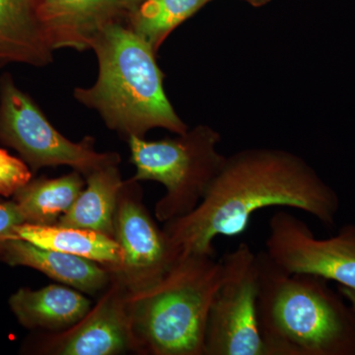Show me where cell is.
Masks as SVG:
<instances>
[{"label": "cell", "instance_id": "cell-1", "mask_svg": "<svg viewBox=\"0 0 355 355\" xmlns=\"http://www.w3.org/2000/svg\"><path fill=\"white\" fill-rule=\"evenodd\" d=\"M268 207L304 211L333 227L340 211L338 193L312 168L282 151H246L225 159L195 209L164 223L177 261L193 254L216 257L219 236L247 230L252 216Z\"/></svg>", "mask_w": 355, "mask_h": 355}, {"label": "cell", "instance_id": "cell-2", "mask_svg": "<svg viewBox=\"0 0 355 355\" xmlns=\"http://www.w3.org/2000/svg\"><path fill=\"white\" fill-rule=\"evenodd\" d=\"M258 254V319L268 355H355V315L327 280Z\"/></svg>", "mask_w": 355, "mask_h": 355}, {"label": "cell", "instance_id": "cell-3", "mask_svg": "<svg viewBox=\"0 0 355 355\" xmlns=\"http://www.w3.org/2000/svg\"><path fill=\"white\" fill-rule=\"evenodd\" d=\"M91 50L99 64L97 80L91 87L76 88L73 96L99 113L109 130L127 139L156 128L177 135L188 130L165 94L155 51L130 26L121 21L110 25Z\"/></svg>", "mask_w": 355, "mask_h": 355}, {"label": "cell", "instance_id": "cell-4", "mask_svg": "<svg viewBox=\"0 0 355 355\" xmlns=\"http://www.w3.org/2000/svg\"><path fill=\"white\" fill-rule=\"evenodd\" d=\"M221 275V260L193 254L177 261L157 284L128 294L135 352L203 355L207 316Z\"/></svg>", "mask_w": 355, "mask_h": 355}, {"label": "cell", "instance_id": "cell-5", "mask_svg": "<svg viewBox=\"0 0 355 355\" xmlns=\"http://www.w3.org/2000/svg\"><path fill=\"white\" fill-rule=\"evenodd\" d=\"M179 135L155 141L128 139L130 160L137 168L130 181H155L164 186L165 195L154 209L162 223L195 209L225 162L216 150L219 135L211 128L198 127Z\"/></svg>", "mask_w": 355, "mask_h": 355}, {"label": "cell", "instance_id": "cell-6", "mask_svg": "<svg viewBox=\"0 0 355 355\" xmlns=\"http://www.w3.org/2000/svg\"><path fill=\"white\" fill-rule=\"evenodd\" d=\"M0 142L15 149L32 172L69 166L85 178L121 163L120 154L96 150L93 137L73 142L62 135L10 74L0 77Z\"/></svg>", "mask_w": 355, "mask_h": 355}, {"label": "cell", "instance_id": "cell-7", "mask_svg": "<svg viewBox=\"0 0 355 355\" xmlns=\"http://www.w3.org/2000/svg\"><path fill=\"white\" fill-rule=\"evenodd\" d=\"M221 263L220 284L207 316L203 355H268L258 319V254L241 243Z\"/></svg>", "mask_w": 355, "mask_h": 355}, {"label": "cell", "instance_id": "cell-8", "mask_svg": "<svg viewBox=\"0 0 355 355\" xmlns=\"http://www.w3.org/2000/svg\"><path fill=\"white\" fill-rule=\"evenodd\" d=\"M265 253L289 273L314 275L355 289V224L319 239L302 219L277 210L268 221Z\"/></svg>", "mask_w": 355, "mask_h": 355}, {"label": "cell", "instance_id": "cell-9", "mask_svg": "<svg viewBox=\"0 0 355 355\" xmlns=\"http://www.w3.org/2000/svg\"><path fill=\"white\" fill-rule=\"evenodd\" d=\"M114 239L123 252V263L111 272L132 294L157 284L177 259L163 228H159L142 200L137 182L125 181L114 216Z\"/></svg>", "mask_w": 355, "mask_h": 355}, {"label": "cell", "instance_id": "cell-10", "mask_svg": "<svg viewBox=\"0 0 355 355\" xmlns=\"http://www.w3.org/2000/svg\"><path fill=\"white\" fill-rule=\"evenodd\" d=\"M128 292L111 277L94 308L69 330L49 343L48 352L58 355H116L135 352Z\"/></svg>", "mask_w": 355, "mask_h": 355}, {"label": "cell", "instance_id": "cell-11", "mask_svg": "<svg viewBox=\"0 0 355 355\" xmlns=\"http://www.w3.org/2000/svg\"><path fill=\"white\" fill-rule=\"evenodd\" d=\"M119 0H40V18L53 51H88L125 14Z\"/></svg>", "mask_w": 355, "mask_h": 355}, {"label": "cell", "instance_id": "cell-12", "mask_svg": "<svg viewBox=\"0 0 355 355\" xmlns=\"http://www.w3.org/2000/svg\"><path fill=\"white\" fill-rule=\"evenodd\" d=\"M0 259L8 265L34 268L50 279L83 293H102L111 284V272L94 261L46 249L16 238L0 249Z\"/></svg>", "mask_w": 355, "mask_h": 355}, {"label": "cell", "instance_id": "cell-13", "mask_svg": "<svg viewBox=\"0 0 355 355\" xmlns=\"http://www.w3.org/2000/svg\"><path fill=\"white\" fill-rule=\"evenodd\" d=\"M53 58L40 18V0H0V67H43Z\"/></svg>", "mask_w": 355, "mask_h": 355}, {"label": "cell", "instance_id": "cell-14", "mask_svg": "<svg viewBox=\"0 0 355 355\" xmlns=\"http://www.w3.org/2000/svg\"><path fill=\"white\" fill-rule=\"evenodd\" d=\"M9 306L25 328L57 331L69 330L92 308L80 291L60 284L38 291L18 289L9 298Z\"/></svg>", "mask_w": 355, "mask_h": 355}, {"label": "cell", "instance_id": "cell-15", "mask_svg": "<svg viewBox=\"0 0 355 355\" xmlns=\"http://www.w3.org/2000/svg\"><path fill=\"white\" fill-rule=\"evenodd\" d=\"M118 166H107L86 176V188L57 225L87 229L114 238V216L125 184Z\"/></svg>", "mask_w": 355, "mask_h": 355}, {"label": "cell", "instance_id": "cell-16", "mask_svg": "<svg viewBox=\"0 0 355 355\" xmlns=\"http://www.w3.org/2000/svg\"><path fill=\"white\" fill-rule=\"evenodd\" d=\"M20 239L46 248L94 261L110 272L120 268L123 252L120 245L110 236L87 229L57 225L24 223L16 227Z\"/></svg>", "mask_w": 355, "mask_h": 355}, {"label": "cell", "instance_id": "cell-17", "mask_svg": "<svg viewBox=\"0 0 355 355\" xmlns=\"http://www.w3.org/2000/svg\"><path fill=\"white\" fill-rule=\"evenodd\" d=\"M83 174L72 171L55 179L30 180L14 193L25 223L55 225L72 207L85 186Z\"/></svg>", "mask_w": 355, "mask_h": 355}, {"label": "cell", "instance_id": "cell-18", "mask_svg": "<svg viewBox=\"0 0 355 355\" xmlns=\"http://www.w3.org/2000/svg\"><path fill=\"white\" fill-rule=\"evenodd\" d=\"M210 0H144L128 15V26L157 53L173 30L200 10Z\"/></svg>", "mask_w": 355, "mask_h": 355}, {"label": "cell", "instance_id": "cell-19", "mask_svg": "<svg viewBox=\"0 0 355 355\" xmlns=\"http://www.w3.org/2000/svg\"><path fill=\"white\" fill-rule=\"evenodd\" d=\"M30 168L22 160L0 148V196L11 197L32 179Z\"/></svg>", "mask_w": 355, "mask_h": 355}, {"label": "cell", "instance_id": "cell-20", "mask_svg": "<svg viewBox=\"0 0 355 355\" xmlns=\"http://www.w3.org/2000/svg\"><path fill=\"white\" fill-rule=\"evenodd\" d=\"M24 223V218L17 203L14 200L0 202V249L9 240L18 238L15 232L16 227Z\"/></svg>", "mask_w": 355, "mask_h": 355}, {"label": "cell", "instance_id": "cell-21", "mask_svg": "<svg viewBox=\"0 0 355 355\" xmlns=\"http://www.w3.org/2000/svg\"><path fill=\"white\" fill-rule=\"evenodd\" d=\"M338 292H340L343 297L349 302L355 315V289L340 286V287H338Z\"/></svg>", "mask_w": 355, "mask_h": 355}, {"label": "cell", "instance_id": "cell-22", "mask_svg": "<svg viewBox=\"0 0 355 355\" xmlns=\"http://www.w3.org/2000/svg\"><path fill=\"white\" fill-rule=\"evenodd\" d=\"M121 7L128 15L135 12L144 0H119Z\"/></svg>", "mask_w": 355, "mask_h": 355}, {"label": "cell", "instance_id": "cell-23", "mask_svg": "<svg viewBox=\"0 0 355 355\" xmlns=\"http://www.w3.org/2000/svg\"><path fill=\"white\" fill-rule=\"evenodd\" d=\"M245 1L248 2V3L251 4V6L260 7L265 6V4L268 3L270 0H245Z\"/></svg>", "mask_w": 355, "mask_h": 355}]
</instances>
